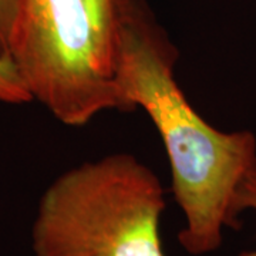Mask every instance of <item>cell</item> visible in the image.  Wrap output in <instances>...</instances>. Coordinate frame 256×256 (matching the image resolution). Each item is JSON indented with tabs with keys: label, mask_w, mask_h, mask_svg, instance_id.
I'll list each match as a JSON object with an SVG mask.
<instances>
[{
	"label": "cell",
	"mask_w": 256,
	"mask_h": 256,
	"mask_svg": "<svg viewBox=\"0 0 256 256\" xmlns=\"http://www.w3.org/2000/svg\"><path fill=\"white\" fill-rule=\"evenodd\" d=\"M100 26L111 36H114V22L117 16L120 0H87Z\"/></svg>",
	"instance_id": "6"
},
{
	"label": "cell",
	"mask_w": 256,
	"mask_h": 256,
	"mask_svg": "<svg viewBox=\"0 0 256 256\" xmlns=\"http://www.w3.org/2000/svg\"><path fill=\"white\" fill-rule=\"evenodd\" d=\"M8 56L32 98L68 127L131 111L114 72V36L87 0H22Z\"/></svg>",
	"instance_id": "3"
},
{
	"label": "cell",
	"mask_w": 256,
	"mask_h": 256,
	"mask_svg": "<svg viewBox=\"0 0 256 256\" xmlns=\"http://www.w3.org/2000/svg\"><path fill=\"white\" fill-rule=\"evenodd\" d=\"M22 0H0V53L8 54L16 28Z\"/></svg>",
	"instance_id": "5"
},
{
	"label": "cell",
	"mask_w": 256,
	"mask_h": 256,
	"mask_svg": "<svg viewBox=\"0 0 256 256\" xmlns=\"http://www.w3.org/2000/svg\"><path fill=\"white\" fill-rule=\"evenodd\" d=\"M33 101L16 66L8 54L0 53V104L23 106Z\"/></svg>",
	"instance_id": "4"
},
{
	"label": "cell",
	"mask_w": 256,
	"mask_h": 256,
	"mask_svg": "<svg viewBox=\"0 0 256 256\" xmlns=\"http://www.w3.org/2000/svg\"><path fill=\"white\" fill-rule=\"evenodd\" d=\"M175 47L142 0H120L114 22L116 80L131 110L154 122L168 156L186 254L220 249L226 228H239V192L256 171V137L220 131L200 116L175 80Z\"/></svg>",
	"instance_id": "1"
},
{
	"label": "cell",
	"mask_w": 256,
	"mask_h": 256,
	"mask_svg": "<svg viewBox=\"0 0 256 256\" xmlns=\"http://www.w3.org/2000/svg\"><path fill=\"white\" fill-rule=\"evenodd\" d=\"M165 191L131 154L77 165L47 186L32 224L33 256H166Z\"/></svg>",
	"instance_id": "2"
},
{
	"label": "cell",
	"mask_w": 256,
	"mask_h": 256,
	"mask_svg": "<svg viewBox=\"0 0 256 256\" xmlns=\"http://www.w3.org/2000/svg\"><path fill=\"white\" fill-rule=\"evenodd\" d=\"M238 206L240 214L246 210H256V171L252 175H249V178L242 185L239 192ZM238 256H256V249L244 250Z\"/></svg>",
	"instance_id": "7"
}]
</instances>
